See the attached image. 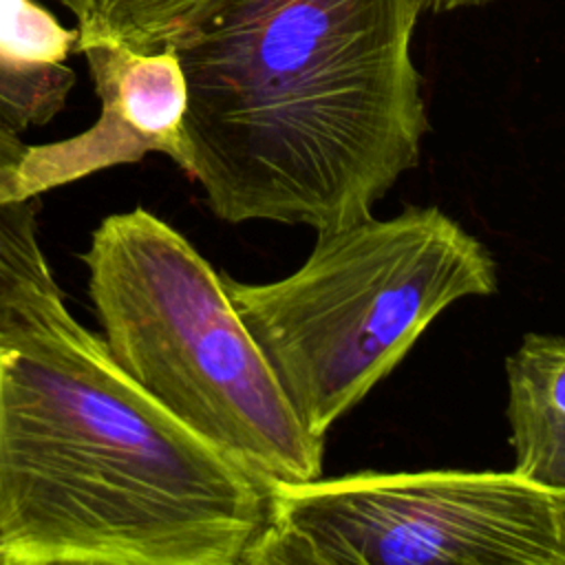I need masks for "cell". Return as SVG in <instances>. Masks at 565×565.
<instances>
[{"label":"cell","instance_id":"1","mask_svg":"<svg viewBox=\"0 0 565 565\" xmlns=\"http://www.w3.org/2000/svg\"><path fill=\"white\" fill-rule=\"evenodd\" d=\"M426 0H210L168 42L185 84L181 170L227 223L329 230L419 163L413 62Z\"/></svg>","mask_w":565,"mask_h":565},{"label":"cell","instance_id":"9","mask_svg":"<svg viewBox=\"0 0 565 565\" xmlns=\"http://www.w3.org/2000/svg\"><path fill=\"white\" fill-rule=\"evenodd\" d=\"M210 0H62L77 18V46L117 44L135 51L166 46Z\"/></svg>","mask_w":565,"mask_h":565},{"label":"cell","instance_id":"11","mask_svg":"<svg viewBox=\"0 0 565 565\" xmlns=\"http://www.w3.org/2000/svg\"><path fill=\"white\" fill-rule=\"evenodd\" d=\"M77 38V29H66L33 0H0V55L15 64H66Z\"/></svg>","mask_w":565,"mask_h":565},{"label":"cell","instance_id":"14","mask_svg":"<svg viewBox=\"0 0 565 565\" xmlns=\"http://www.w3.org/2000/svg\"><path fill=\"white\" fill-rule=\"evenodd\" d=\"M60 2H62V0H60Z\"/></svg>","mask_w":565,"mask_h":565},{"label":"cell","instance_id":"12","mask_svg":"<svg viewBox=\"0 0 565 565\" xmlns=\"http://www.w3.org/2000/svg\"><path fill=\"white\" fill-rule=\"evenodd\" d=\"M554 492V508H556V521H558V539L563 550V563H565V490H552Z\"/></svg>","mask_w":565,"mask_h":565},{"label":"cell","instance_id":"10","mask_svg":"<svg viewBox=\"0 0 565 565\" xmlns=\"http://www.w3.org/2000/svg\"><path fill=\"white\" fill-rule=\"evenodd\" d=\"M75 86L68 64L22 66L0 55V119L18 132L46 126Z\"/></svg>","mask_w":565,"mask_h":565},{"label":"cell","instance_id":"7","mask_svg":"<svg viewBox=\"0 0 565 565\" xmlns=\"http://www.w3.org/2000/svg\"><path fill=\"white\" fill-rule=\"evenodd\" d=\"M512 472L565 490V338L525 333L505 358Z\"/></svg>","mask_w":565,"mask_h":565},{"label":"cell","instance_id":"13","mask_svg":"<svg viewBox=\"0 0 565 565\" xmlns=\"http://www.w3.org/2000/svg\"><path fill=\"white\" fill-rule=\"evenodd\" d=\"M490 0H426V7L435 11H452V9H463V7H479Z\"/></svg>","mask_w":565,"mask_h":565},{"label":"cell","instance_id":"5","mask_svg":"<svg viewBox=\"0 0 565 565\" xmlns=\"http://www.w3.org/2000/svg\"><path fill=\"white\" fill-rule=\"evenodd\" d=\"M243 565H565L554 492L508 470L274 483Z\"/></svg>","mask_w":565,"mask_h":565},{"label":"cell","instance_id":"8","mask_svg":"<svg viewBox=\"0 0 565 565\" xmlns=\"http://www.w3.org/2000/svg\"><path fill=\"white\" fill-rule=\"evenodd\" d=\"M29 143L0 119V311L62 296L40 243V196H22L18 166Z\"/></svg>","mask_w":565,"mask_h":565},{"label":"cell","instance_id":"4","mask_svg":"<svg viewBox=\"0 0 565 565\" xmlns=\"http://www.w3.org/2000/svg\"><path fill=\"white\" fill-rule=\"evenodd\" d=\"M113 360L166 411L271 483L322 475L313 437L232 305L223 274L146 207L106 216L84 252Z\"/></svg>","mask_w":565,"mask_h":565},{"label":"cell","instance_id":"6","mask_svg":"<svg viewBox=\"0 0 565 565\" xmlns=\"http://www.w3.org/2000/svg\"><path fill=\"white\" fill-rule=\"evenodd\" d=\"M79 53L99 97V117L71 139L29 143L18 166L22 196H42L99 170L141 161L150 152H161L177 166L183 161L188 84L172 46L143 53L90 44Z\"/></svg>","mask_w":565,"mask_h":565},{"label":"cell","instance_id":"3","mask_svg":"<svg viewBox=\"0 0 565 565\" xmlns=\"http://www.w3.org/2000/svg\"><path fill=\"white\" fill-rule=\"evenodd\" d=\"M309 258L225 291L305 428L327 439L450 305L499 287L490 249L444 210L408 205L316 232Z\"/></svg>","mask_w":565,"mask_h":565},{"label":"cell","instance_id":"2","mask_svg":"<svg viewBox=\"0 0 565 565\" xmlns=\"http://www.w3.org/2000/svg\"><path fill=\"white\" fill-rule=\"evenodd\" d=\"M271 486L150 397L64 296L0 311V565H243Z\"/></svg>","mask_w":565,"mask_h":565}]
</instances>
